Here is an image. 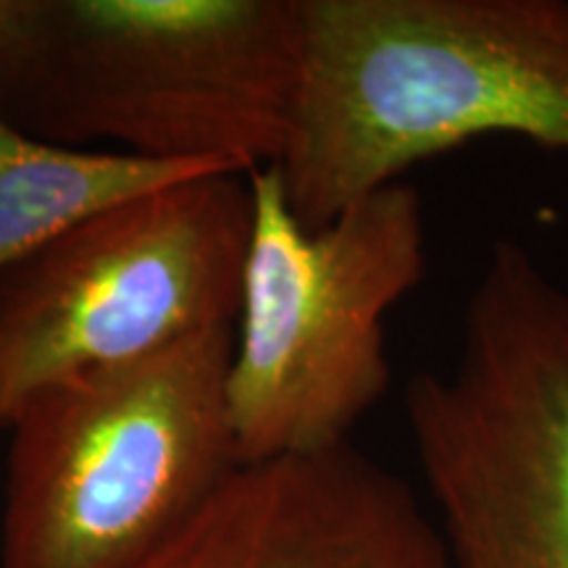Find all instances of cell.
<instances>
[{"label":"cell","instance_id":"7a4b0ae2","mask_svg":"<svg viewBox=\"0 0 568 568\" xmlns=\"http://www.w3.org/2000/svg\"><path fill=\"white\" fill-rule=\"evenodd\" d=\"M303 0H0V116L63 148L251 174L282 159Z\"/></svg>","mask_w":568,"mask_h":568},{"label":"cell","instance_id":"277c9868","mask_svg":"<svg viewBox=\"0 0 568 568\" xmlns=\"http://www.w3.org/2000/svg\"><path fill=\"white\" fill-rule=\"evenodd\" d=\"M253 232L226 397L240 464L351 443L389 387L387 316L426 272L424 201L374 190L305 230L276 163L247 174Z\"/></svg>","mask_w":568,"mask_h":568},{"label":"cell","instance_id":"ba28073f","mask_svg":"<svg viewBox=\"0 0 568 568\" xmlns=\"http://www.w3.org/2000/svg\"><path fill=\"white\" fill-rule=\"evenodd\" d=\"M209 172L222 169L53 145L0 116V274L92 213Z\"/></svg>","mask_w":568,"mask_h":568},{"label":"cell","instance_id":"8992f818","mask_svg":"<svg viewBox=\"0 0 568 568\" xmlns=\"http://www.w3.org/2000/svg\"><path fill=\"white\" fill-rule=\"evenodd\" d=\"M253 232L247 174L148 190L0 274V426L34 389L234 326Z\"/></svg>","mask_w":568,"mask_h":568},{"label":"cell","instance_id":"6da1fadb","mask_svg":"<svg viewBox=\"0 0 568 568\" xmlns=\"http://www.w3.org/2000/svg\"><path fill=\"white\" fill-rule=\"evenodd\" d=\"M489 134L568 153L564 0H303L276 166L305 230Z\"/></svg>","mask_w":568,"mask_h":568},{"label":"cell","instance_id":"5b68a950","mask_svg":"<svg viewBox=\"0 0 568 568\" xmlns=\"http://www.w3.org/2000/svg\"><path fill=\"white\" fill-rule=\"evenodd\" d=\"M453 568H568V287L497 240L456 361L406 387Z\"/></svg>","mask_w":568,"mask_h":568},{"label":"cell","instance_id":"3957f363","mask_svg":"<svg viewBox=\"0 0 568 568\" xmlns=\"http://www.w3.org/2000/svg\"><path fill=\"white\" fill-rule=\"evenodd\" d=\"M234 326L34 389L9 418L0 568H132L237 471Z\"/></svg>","mask_w":568,"mask_h":568},{"label":"cell","instance_id":"52a82bcc","mask_svg":"<svg viewBox=\"0 0 568 568\" xmlns=\"http://www.w3.org/2000/svg\"><path fill=\"white\" fill-rule=\"evenodd\" d=\"M132 568H453L406 479L353 443L245 464Z\"/></svg>","mask_w":568,"mask_h":568}]
</instances>
